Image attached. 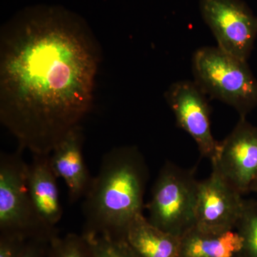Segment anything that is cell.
Segmentation results:
<instances>
[{"mask_svg": "<svg viewBox=\"0 0 257 257\" xmlns=\"http://www.w3.org/2000/svg\"><path fill=\"white\" fill-rule=\"evenodd\" d=\"M101 60L90 29L62 12H36L2 30L0 121L18 148L49 155L82 126Z\"/></svg>", "mask_w": 257, "mask_h": 257, "instance_id": "cell-1", "label": "cell"}, {"mask_svg": "<svg viewBox=\"0 0 257 257\" xmlns=\"http://www.w3.org/2000/svg\"><path fill=\"white\" fill-rule=\"evenodd\" d=\"M148 179V166L138 147L125 145L106 152L84 197L83 232L124 237L132 221L143 214Z\"/></svg>", "mask_w": 257, "mask_h": 257, "instance_id": "cell-2", "label": "cell"}, {"mask_svg": "<svg viewBox=\"0 0 257 257\" xmlns=\"http://www.w3.org/2000/svg\"><path fill=\"white\" fill-rule=\"evenodd\" d=\"M192 69L194 82L203 92L232 107L239 117H246L257 108V79L247 61L217 46H205L193 55Z\"/></svg>", "mask_w": 257, "mask_h": 257, "instance_id": "cell-3", "label": "cell"}, {"mask_svg": "<svg viewBox=\"0 0 257 257\" xmlns=\"http://www.w3.org/2000/svg\"><path fill=\"white\" fill-rule=\"evenodd\" d=\"M199 182L194 169L166 162L157 175L147 205L150 222L179 238L193 229Z\"/></svg>", "mask_w": 257, "mask_h": 257, "instance_id": "cell-4", "label": "cell"}, {"mask_svg": "<svg viewBox=\"0 0 257 257\" xmlns=\"http://www.w3.org/2000/svg\"><path fill=\"white\" fill-rule=\"evenodd\" d=\"M21 149L0 155V234L52 239L57 230L42 220L34 207L28 184V162Z\"/></svg>", "mask_w": 257, "mask_h": 257, "instance_id": "cell-5", "label": "cell"}, {"mask_svg": "<svg viewBox=\"0 0 257 257\" xmlns=\"http://www.w3.org/2000/svg\"><path fill=\"white\" fill-rule=\"evenodd\" d=\"M204 21L221 50L248 61L257 38V16L242 0H200Z\"/></svg>", "mask_w": 257, "mask_h": 257, "instance_id": "cell-6", "label": "cell"}, {"mask_svg": "<svg viewBox=\"0 0 257 257\" xmlns=\"http://www.w3.org/2000/svg\"><path fill=\"white\" fill-rule=\"evenodd\" d=\"M211 167L241 195L257 188V126L239 117L231 132L219 142Z\"/></svg>", "mask_w": 257, "mask_h": 257, "instance_id": "cell-7", "label": "cell"}, {"mask_svg": "<svg viewBox=\"0 0 257 257\" xmlns=\"http://www.w3.org/2000/svg\"><path fill=\"white\" fill-rule=\"evenodd\" d=\"M165 98L177 126L194 140L201 156L212 160L219 142L213 136L207 96L194 80H180L171 84Z\"/></svg>", "mask_w": 257, "mask_h": 257, "instance_id": "cell-8", "label": "cell"}, {"mask_svg": "<svg viewBox=\"0 0 257 257\" xmlns=\"http://www.w3.org/2000/svg\"><path fill=\"white\" fill-rule=\"evenodd\" d=\"M244 202L243 196L212 168L210 175L199 182L194 227L211 231L235 229Z\"/></svg>", "mask_w": 257, "mask_h": 257, "instance_id": "cell-9", "label": "cell"}, {"mask_svg": "<svg viewBox=\"0 0 257 257\" xmlns=\"http://www.w3.org/2000/svg\"><path fill=\"white\" fill-rule=\"evenodd\" d=\"M83 127L71 132L50 154L51 167L64 181L71 204L85 197L93 177L83 155Z\"/></svg>", "mask_w": 257, "mask_h": 257, "instance_id": "cell-10", "label": "cell"}, {"mask_svg": "<svg viewBox=\"0 0 257 257\" xmlns=\"http://www.w3.org/2000/svg\"><path fill=\"white\" fill-rule=\"evenodd\" d=\"M28 165L29 192L34 207L43 222L56 229L63 215L57 177L51 167L50 155H32Z\"/></svg>", "mask_w": 257, "mask_h": 257, "instance_id": "cell-11", "label": "cell"}, {"mask_svg": "<svg viewBox=\"0 0 257 257\" xmlns=\"http://www.w3.org/2000/svg\"><path fill=\"white\" fill-rule=\"evenodd\" d=\"M181 257H243L237 229L203 231L194 227L180 237Z\"/></svg>", "mask_w": 257, "mask_h": 257, "instance_id": "cell-12", "label": "cell"}, {"mask_svg": "<svg viewBox=\"0 0 257 257\" xmlns=\"http://www.w3.org/2000/svg\"><path fill=\"white\" fill-rule=\"evenodd\" d=\"M124 237L136 257H181L180 238L159 229L143 214L132 221Z\"/></svg>", "mask_w": 257, "mask_h": 257, "instance_id": "cell-13", "label": "cell"}, {"mask_svg": "<svg viewBox=\"0 0 257 257\" xmlns=\"http://www.w3.org/2000/svg\"><path fill=\"white\" fill-rule=\"evenodd\" d=\"M243 243V257H257V200L245 199L242 213L236 226Z\"/></svg>", "mask_w": 257, "mask_h": 257, "instance_id": "cell-14", "label": "cell"}, {"mask_svg": "<svg viewBox=\"0 0 257 257\" xmlns=\"http://www.w3.org/2000/svg\"><path fill=\"white\" fill-rule=\"evenodd\" d=\"M47 257H94L85 236L69 233L51 239Z\"/></svg>", "mask_w": 257, "mask_h": 257, "instance_id": "cell-15", "label": "cell"}, {"mask_svg": "<svg viewBox=\"0 0 257 257\" xmlns=\"http://www.w3.org/2000/svg\"><path fill=\"white\" fill-rule=\"evenodd\" d=\"M94 257H136L124 237L105 234L82 232Z\"/></svg>", "mask_w": 257, "mask_h": 257, "instance_id": "cell-16", "label": "cell"}, {"mask_svg": "<svg viewBox=\"0 0 257 257\" xmlns=\"http://www.w3.org/2000/svg\"><path fill=\"white\" fill-rule=\"evenodd\" d=\"M29 239L17 234H0V257H18Z\"/></svg>", "mask_w": 257, "mask_h": 257, "instance_id": "cell-17", "label": "cell"}, {"mask_svg": "<svg viewBox=\"0 0 257 257\" xmlns=\"http://www.w3.org/2000/svg\"><path fill=\"white\" fill-rule=\"evenodd\" d=\"M52 239L42 237L29 239L18 257H47Z\"/></svg>", "mask_w": 257, "mask_h": 257, "instance_id": "cell-18", "label": "cell"}, {"mask_svg": "<svg viewBox=\"0 0 257 257\" xmlns=\"http://www.w3.org/2000/svg\"><path fill=\"white\" fill-rule=\"evenodd\" d=\"M255 194H256V200H257V188H256V191H255Z\"/></svg>", "mask_w": 257, "mask_h": 257, "instance_id": "cell-19", "label": "cell"}]
</instances>
